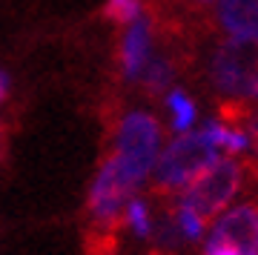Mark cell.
<instances>
[{
    "instance_id": "4fadbf2b",
    "label": "cell",
    "mask_w": 258,
    "mask_h": 255,
    "mask_svg": "<svg viewBox=\"0 0 258 255\" xmlns=\"http://www.w3.org/2000/svg\"><path fill=\"white\" fill-rule=\"evenodd\" d=\"M152 235H155L161 249H181L186 244L184 235H181V229H178V224H175V218H172V212H166L164 218L152 221Z\"/></svg>"
},
{
    "instance_id": "3957f363",
    "label": "cell",
    "mask_w": 258,
    "mask_h": 255,
    "mask_svg": "<svg viewBox=\"0 0 258 255\" xmlns=\"http://www.w3.org/2000/svg\"><path fill=\"white\" fill-rule=\"evenodd\" d=\"M210 75L215 89L232 100H258V43L230 37L212 52Z\"/></svg>"
},
{
    "instance_id": "e0dca14e",
    "label": "cell",
    "mask_w": 258,
    "mask_h": 255,
    "mask_svg": "<svg viewBox=\"0 0 258 255\" xmlns=\"http://www.w3.org/2000/svg\"><path fill=\"white\" fill-rule=\"evenodd\" d=\"M6 95H9V75L0 69V100L6 98Z\"/></svg>"
},
{
    "instance_id": "277c9868",
    "label": "cell",
    "mask_w": 258,
    "mask_h": 255,
    "mask_svg": "<svg viewBox=\"0 0 258 255\" xmlns=\"http://www.w3.org/2000/svg\"><path fill=\"white\" fill-rule=\"evenodd\" d=\"M241 186V164L232 158H215L207 169L195 175L184 189H178V204L192 207L201 218H215L235 198Z\"/></svg>"
},
{
    "instance_id": "ac0fdd59",
    "label": "cell",
    "mask_w": 258,
    "mask_h": 255,
    "mask_svg": "<svg viewBox=\"0 0 258 255\" xmlns=\"http://www.w3.org/2000/svg\"><path fill=\"white\" fill-rule=\"evenodd\" d=\"M0 158H3V126H0Z\"/></svg>"
},
{
    "instance_id": "2e32d148",
    "label": "cell",
    "mask_w": 258,
    "mask_h": 255,
    "mask_svg": "<svg viewBox=\"0 0 258 255\" xmlns=\"http://www.w3.org/2000/svg\"><path fill=\"white\" fill-rule=\"evenodd\" d=\"M204 255H247V252H238V249H232V246H215V244H207Z\"/></svg>"
},
{
    "instance_id": "52a82bcc",
    "label": "cell",
    "mask_w": 258,
    "mask_h": 255,
    "mask_svg": "<svg viewBox=\"0 0 258 255\" xmlns=\"http://www.w3.org/2000/svg\"><path fill=\"white\" fill-rule=\"evenodd\" d=\"M149 57H152V23L141 15L129 23L123 43H120V66H123L126 81H138Z\"/></svg>"
},
{
    "instance_id": "8992f818",
    "label": "cell",
    "mask_w": 258,
    "mask_h": 255,
    "mask_svg": "<svg viewBox=\"0 0 258 255\" xmlns=\"http://www.w3.org/2000/svg\"><path fill=\"white\" fill-rule=\"evenodd\" d=\"M207 244L215 246H232L238 252L258 255V207L241 204L232 207L212 224V232Z\"/></svg>"
},
{
    "instance_id": "9a60e30c",
    "label": "cell",
    "mask_w": 258,
    "mask_h": 255,
    "mask_svg": "<svg viewBox=\"0 0 258 255\" xmlns=\"http://www.w3.org/2000/svg\"><path fill=\"white\" fill-rule=\"evenodd\" d=\"M103 15L115 23H132L135 18L144 15V6H141V0H106V6H103Z\"/></svg>"
},
{
    "instance_id": "9c48e42d",
    "label": "cell",
    "mask_w": 258,
    "mask_h": 255,
    "mask_svg": "<svg viewBox=\"0 0 258 255\" xmlns=\"http://www.w3.org/2000/svg\"><path fill=\"white\" fill-rule=\"evenodd\" d=\"M207 141H210L218 152H227V155H238V152H247L249 144H252V138H249L247 129L241 126H227L221 120H210V123H204L201 129Z\"/></svg>"
},
{
    "instance_id": "d6986e66",
    "label": "cell",
    "mask_w": 258,
    "mask_h": 255,
    "mask_svg": "<svg viewBox=\"0 0 258 255\" xmlns=\"http://www.w3.org/2000/svg\"><path fill=\"white\" fill-rule=\"evenodd\" d=\"M198 3H212V0H198Z\"/></svg>"
},
{
    "instance_id": "30bf717a",
    "label": "cell",
    "mask_w": 258,
    "mask_h": 255,
    "mask_svg": "<svg viewBox=\"0 0 258 255\" xmlns=\"http://www.w3.org/2000/svg\"><path fill=\"white\" fill-rule=\"evenodd\" d=\"M149 92H164L172 86L175 81V66L169 63L166 57H149V63L144 66V72L138 78Z\"/></svg>"
},
{
    "instance_id": "5bb4252c",
    "label": "cell",
    "mask_w": 258,
    "mask_h": 255,
    "mask_svg": "<svg viewBox=\"0 0 258 255\" xmlns=\"http://www.w3.org/2000/svg\"><path fill=\"white\" fill-rule=\"evenodd\" d=\"M123 215H126V224L138 238L152 235V215H149V207L141 198H129V204L123 207Z\"/></svg>"
},
{
    "instance_id": "6da1fadb",
    "label": "cell",
    "mask_w": 258,
    "mask_h": 255,
    "mask_svg": "<svg viewBox=\"0 0 258 255\" xmlns=\"http://www.w3.org/2000/svg\"><path fill=\"white\" fill-rule=\"evenodd\" d=\"M218 155L221 152L207 141L204 132H192V129L181 132L164 152H158L155 164H152L155 186L166 192L184 189L186 183L192 181L201 169H207Z\"/></svg>"
},
{
    "instance_id": "ffe728a7",
    "label": "cell",
    "mask_w": 258,
    "mask_h": 255,
    "mask_svg": "<svg viewBox=\"0 0 258 255\" xmlns=\"http://www.w3.org/2000/svg\"><path fill=\"white\" fill-rule=\"evenodd\" d=\"M155 255H161V252H155Z\"/></svg>"
},
{
    "instance_id": "7c38bea8",
    "label": "cell",
    "mask_w": 258,
    "mask_h": 255,
    "mask_svg": "<svg viewBox=\"0 0 258 255\" xmlns=\"http://www.w3.org/2000/svg\"><path fill=\"white\" fill-rule=\"evenodd\" d=\"M172 218H175L178 229H181V235L184 241H201L204 238V229H207V218H201L192 207H186V204H178L175 212H172Z\"/></svg>"
},
{
    "instance_id": "7a4b0ae2",
    "label": "cell",
    "mask_w": 258,
    "mask_h": 255,
    "mask_svg": "<svg viewBox=\"0 0 258 255\" xmlns=\"http://www.w3.org/2000/svg\"><path fill=\"white\" fill-rule=\"evenodd\" d=\"M161 146V126L149 112H129L115 132V161L126 172L129 181L141 183L152 172V164Z\"/></svg>"
},
{
    "instance_id": "8fae6325",
    "label": "cell",
    "mask_w": 258,
    "mask_h": 255,
    "mask_svg": "<svg viewBox=\"0 0 258 255\" xmlns=\"http://www.w3.org/2000/svg\"><path fill=\"white\" fill-rule=\"evenodd\" d=\"M166 106H169V112H172V129H175L178 135L192 129L198 112H195V103L189 100V95H184L181 89H172L169 95H166Z\"/></svg>"
},
{
    "instance_id": "5b68a950",
    "label": "cell",
    "mask_w": 258,
    "mask_h": 255,
    "mask_svg": "<svg viewBox=\"0 0 258 255\" xmlns=\"http://www.w3.org/2000/svg\"><path fill=\"white\" fill-rule=\"evenodd\" d=\"M135 189H138V183L129 181L126 172L118 166V161L106 158L103 166L98 169V175H95L92 189H89V201H86L92 221L101 224V227H112L120 218V212L129 204Z\"/></svg>"
},
{
    "instance_id": "ba28073f",
    "label": "cell",
    "mask_w": 258,
    "mask_h": 255,
    "mask_svg": "<svg viewBox=\"0 0 258 255\" xmlns=\"http://www.w3.org/2000/svg\"><path fill=\"white\" fill-rule=\"evenodd\" d=\"M218 23L230 37L258 43V0H218Z\"/></svg>"
}]
</instances>
